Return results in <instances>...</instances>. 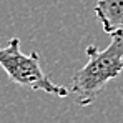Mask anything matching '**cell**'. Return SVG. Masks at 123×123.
<instances>
[{
	"label": "cell",
	"instance_id": "3",
	"mask_svg": "<svg viewBox=\"0 0 123 123\" xmlns=\"http://www.w3.org/2000/svg\"><path fill=\"white\" fill-rule=\"evenodd\" d=\"M95 15L105 33L113 35L115 32L123 30V0H98Z\"/></svg>",
	"mask_w": 123,
	"mask_h": 123
},
{
	"label": "cell",
	"instance_id": "1",
	"mask_svg": "<svg viewBox=\"0 0 123 123\" xmlns=\"http://www.w3.org/2000/svg\"><path fill=\"white\" fill-rule=\"evenodd\" d=\"M88 62L73 75L70 92L80 106H88L98 98L106 83L123 72V30L111 35L110 45L98 50L97 45H88L85 50Z\"/></svg>",
	"mask_w": 123,
	"mask_h": 123
},
{
	"label": "cell",
	"instance_id": "2",
	"mask_svg": "<svg viewBox=\"0 0 123 123\" xmlns=\"http://www.w3.org/2000/svg\"><path fill=\"white\" fill-rule=\"evenodd\" d=\"M0 67L10 78V82L20 86H27L37 92H45L57 97H67L70 93L63 85L53 83L48 75L42 70L40 57L37 52L23 55L20 52V40L17 37L7 42V47L0 48Z\"/></svg>",
	"mask_w": 123,
	"mask_h": 123
}]
</instances>
